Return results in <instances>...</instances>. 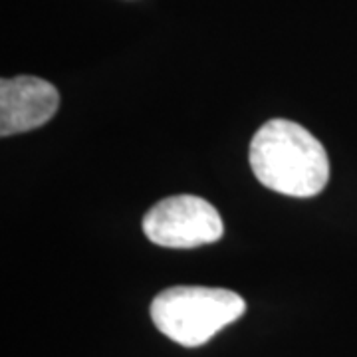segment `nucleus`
<instances>
[{
  "label": "nucleus",
  "mask_w": 357,
  "mask_h": 357,
  "mask_svg": "<svg viewBox=\"0 0 357 357\" xmlns=\"http://www.w3.org/2000/svg\"><path fill=\"white\" fill-rule=\"evenodd\" d=\"M143 232L151 243L167 248H195L217 243L225 227L218 211L201 197L175 195L149 208Z\"/></svg>",
  "instance_id": "3"
},
{
  "label": "nucleus",
  "mask_w": 357,
  "mask_h": 357,
  "mask_svg": "<svg viewBox=\"0 0 357 357\" xmlns=\"http://www.w3.org/2000/svg\"><path fill=\"white\" fill-rule=\"evenodd\" d=\"M246 312V302L232 290L204 286H175L151 304L157 330L185 347L206 344L213 335Z\"/></svg>",
  "instance_id": "2"
},
{
  "label": "nucleus",
  "mask_w": 357,
  "mask_h": 357,
  "mask_svg": "<svg viewBox=\"0 0 357 357\" xmlns=\"http://www.w3.org/2000/svg\"><path fill=\"white\" fill-rule=\"evenodd\" d=\"M250 167L264 187L298 199L316 197L330 181L326 147L290 119H270L256 131Z\"/></svg>",
  "instance_id": "1"
},
{
  "label": "nucleus",
  "mask_w": 357,
  "mask_h": 357,
  "mask_svg": "<svg viewBox=\"0 0 357 357\" xmlns=\"http://www.w3.org/2000/svg\"><path fill=\"white\" fill-rule=\"evenodd\" d=\"M60 105V93L36 76L4 77L0 82V135L8 137L48 123Z\"/></svg>",
  "instance_id": "4"
}]
</instances>
